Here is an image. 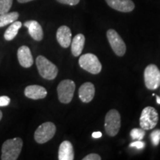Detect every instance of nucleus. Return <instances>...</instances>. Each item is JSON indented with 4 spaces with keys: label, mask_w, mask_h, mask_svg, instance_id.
<instances>
[{
    "label": "nucleus",
    "mask_w": 160,
    "mask_h": 160,
    "mask_svg": "<svg viewBox=\"0 0 160 160\" xmlns=\"http://www.w3.org/2000/svg\"><path fill=\"white\" fill-rule=\"evenodd\" d=\"M23 146L21 138L17 137L6 140L2 147L1 159L2 160H16L18 159Z\"/></svg>",
    "instance_id": "1"
},
{
    "label": "nucleus",
    "mask_w": 160,
    "mask_h": 160,
    "mask_svg": "<svg viewBox=\"0 0 160 160\" xmlns=\"http://www.w3.org/2000/svg\"><path fill=\"white\" fill-rule=\"evenodd\" d=\"M36 64L40 76L48 80L54 79L58 74V68L54 64L49 61L43 56H39L36 60Z\"/></svg>",
    "instance_id": "2"
},
{
    "label": "nucleus",
    "mask_w": 160,
    "mask_h": 160,
    "mask_svg": "<svg viewBox=\"0 0 160 160\" xmlns=\"http://www.w3.org/2000/svg\"><path fill=\"white\" fill-rule=\"evenodd\" d=\"M121 127V117L117 110L112 109L108 112L105 119V130L110 137H115Z\"/></svg>",
    "instance_id": "3"
},
{
    "label": "nucleus",
    "mask_w": 160,
    "mask_h": 160,
    "mask_svg": "<svg viewBox=\"0 0 160 160\" xmlns=\"http://www.w3.org/2000/svg\"><path fill=\"white\" fill-rule=\"evenodd\" d=\"M159 121V115L154 108L146 107L142 110L139 119V124L144 130H151L154 128Z\"/></svg>",
    "instance_id": "4"
},
{
    "label": "nucleus",
    "mask_w": 160,
    "mask_h": 160,
    "mask_svg": "<svg viewBox=\"0 0 160 160\" xmlns=\"http://www.w3.org/2000/svg\"><path fill=\"white\" fill-rule=\"evenodd\" d=\"M76 89L74 82L71 79H65L60 82L57 86L59 100L62 103L68 104L71 102Z\"/></svg>",
    "instance_id": "5"
},
{
    "label": "nucleus",
    "mask_w": 160,
    "mask_h": 160,
    "mask_svg": "<svg viewBox=\"0 0 160 160\" xmlns=\"http://www.w3.org/2000/svg\"><path fill=\"white\" fill-rule=\"evenodd\" d=\"M79 64L82 68L92 74H98L102 71V65L97 56L93 53H85L80 57Z\"/></svg>",
    "instance_id": "6"
},
{
    "label": "nucleus",
    "mask_w": 160,
    "mask_h": 160,
    "mask_svg": "<svg viewBox=\"0 0 160 160\" xmlns=\"http://www.w3.org/2000/svg\"><path fill=\"white\" fill-rule=\"evenodd\" d=\"M144 79L148 89H157L160 86V70L153 64L148 65L144 71Z\"/></svg>",
    "instance_id": "7"
},
{
    "label": "nucleus",
    "mask_w": 160,
    "mask_h": 160,
    "mask_svg": "<svg viewBox=\"0 0 160 160\" xmlns=\"http://www.w3.org/2000/svg\"><path fill=\"white\" fill-rule=\"evenodd\" d=\"M57 128L53 122H47L37 128L34 133V139L37 143L44 144L54 137Z\"/></svg>",
    "instance_id": "8"
},
{
    "label": "nucleus",
    "mask_w": 160,
    "mask_h": 160,
    "mask_svg": "<svg viewBox=\"0 0 160 160\" xmlns=\"http://www.w3.org/2000/svg\"><path fill=\"white\" fill-rule=\"evenodd\" d=\"M107 38L113 52L118 57H123L126 52V45L119 33L115 30L110 29L107 31Z\"/></svg>",
    "instance_id": "9"
},
{
    "label": "nucleus",
    "mask_w": 160,
    "mask_h": 160,
    "mask_svg": "<svg viewBox=\"0 0 160 160\" xmlns=\"http://www.w3.org/2000/svg\"><path fill=\"white\" fill-rule=\"evenodd\" d=\"M105 2L111 8L123 13L131 12L135 8L132 0H105Z\"/></svg>",
    "instance_id": "10"
},
{
    "label": "nucleus",
    "mask_w": 160,
    "mask_h": 160,
    "mask_svg": "<svg viewBox=\"0 0 160 160\" xmlns=\"http://www.w3.org/2000/svg\"><path fill=\"white\" fill-rule=\"evenodd\" d=\"M17 57L20 65L22 67L28 68L33 64V59L32 57L31 50L28 46H21L17 51Z\"/></svg>",
    "instance_id": "11"
},
{
    "label": "nucleus",
    "mask_w": 160,
    "mask_h": 160,
    "mask_svg": "<svg viewBox=\"0 0 160 160\" xmlns=\"http://www.w3.org/2000/svg\"><path fill=\"white\" fill-rule=\"evenodd\" d=\"M95 95V87L93 83L85 82L80 86L79 89V97L84 103H88L93 100Z\"/></svg>",
    "instance_id": "12"
},
{
    "label": "nucleus",
    "mask_w": 160,
    "mask_h": 160,
    "mask_svg": "<svg viewBox=\"0 0 160 160\" xmlns=\"http://www.w3.org/2000/svg\"><path fill=\"white\" fill-rule=\"evenodd\" d=\"M72 33L71 29L68 26L62 25L59 27L57 32V42L64 48H67L71 45Z\"/></svg>",
    "instance_id": "13"
},
{
    "label": "nucleus",
    "mask_w": 160,
    "mask_h": 160,
    "mask_svg": "<svg viewBox=\"0 0 160 160\" xmlns=\"http://www.w3.org/2000/svg\"><path fill=\"white\" fill-rule=\"evenodd\" d=\"M48 92L45 88L40 85H29L25 89V97L31 99H41L46 97Z\"/></svg>",
    "instance_id": "14"
},
{
    "label": "nucleus",
    "mask_w": 160,
    "mask_h": 160,
    "mask_svg": "<svg viewBox=\"0 0 160 160\" xmlns=\"http://www.w3.org/2000/svg\"><path fill=\"white\" fill-rule=\"evenodd\" d=\"M24 25L28 29L30 36L36 41H41L43 39V30L37 21L30 20L25 22Z\"/></svg>",
    "instance_id": "15"
},
{
    "label": "nucleus",
    "mask_w": 160,
    "mask_h": 160,
    "mask_svg": "<svg viewBox=\"0 0 160 160\" xmlns=\"http://www.w3.org/2000/svg\"><path fill=\"white\" fill-rule=\"evenodd\" d=\"M58 159L59 160H73L74 152L71 142L64 141L61 143L59 148Z\"/></svg>",
    "instance_id": "16"
},
{
    "label": "nucleus",
    "mask_w": 160,
    "mask_h": 160,
    "mask_svg": "<svg viewBox=\"0 0 160 160\" xmlns=\"http://www.w3.org/2000/svg\"><path fill=\"white\" fill-rule=\"evenodd\" d=\"M85 36L82 34V33H79V34L76 35L73 39V41H71V43L72 54L74 56V57H79V55H81L84 45H85Z\"/></svg>",
    "instance_id": "17"
},
{
    "label": "nucleus",
    "mask_w": 160,
    "mask_h": 160,
    "mask_svg": "<svg viewBox=\"0 0 160 160\" xmlns=\"http://www.w3.org/2000/svg\"><path fill=\"white\" fill-rule=\"evenodd\" d=\"M22 24L21 22L19 21H15L13 23L11 24V25L8 28V29L6 30L5 32V34H4V37L7 41H11V40L13 39L16 37V36L17 35L19 30L21 28Z\"/></svg>",
    "instance_id": "18"
},
{
    "label": "nucleus",
    "mask_w": 160,
    "mask_h": 160,
    "mask_svg": "<svg viewBox=\"0 0 160 160\" xmlns=\"http://www.w3.org/2000/svg\"><path fill=\"white\" fill-rule=\"evenodd\" d=\"M19 17V14L18 12H8L4 14H0V28L13 23V22L17 21Z\"/></svg>",
    "instance_id": "19"
},
{
    "label": "nucleus",
    "mask_w": 160,
    "mask_h": 160,
    "mask_svg": "<svg viewBox=\"0 0 160 160\" xmlns=\"http://www.w3.org/2000/svg\"><path fill=\"white\" fill-rule=\"evenodd\" d=\"M13 0H0V14L8 13L11 9Z\"/></svg>",
    "instance_id": "20"
},
{
    "label": "nucleus",
    "mask_w": 160,
    "mask_h": 160,
    "mask_svg": "<svg viewBox=\"0 0 160 160\" xmlns=\"http://www.w3.org/2000/svg\"><path fill=\"white\" fill-rule=\"evenodd\" d=\"M145 132L142 128H133L131 131V137L133 139L142 140L145 137Z\"/></svg>",
    "instance_id": "21"
},
{
    "label": "nucleus",
    "mask_w": 160,
    "mask_h": 160,
    "mask_svg": "<svg viewBox=\"0 0 160 160\" xmlns=\"http://www.w3.org/2000/svg\"><path fill=\"white\" fill-rule=\"evenodd\" d=\"M151 142L153 146H157L160 142V129L154 130L151 132Z\"/></svg>",
    "instance_id": "22"
},
{
    "label": "nucleus",
    "mask_w": 160,
    "mask_h": 160,
    "mask_svg": "<svg viewBox=\"0 0 160 160\" xmlns=\"http://www.w3.org/2000/svg\"><path fill=\"white\" fill-rule=\"evenodd\" d=\"M130 147L135 148L138 150H142L145 147V143L142 142L141 140H137L136 142H133L130 144Z\"/></svg>",
    "instance_id": "23"
},
{
    "label": "nucleus",
    "mask_w": 160,
    "mask_h": 160,
    "mask_svg": "<svg viewBox=\"0 0 160 160\" xmlns=\"http://www.w3.org/2000/svg\"><path fill=\"white\" fill-rule=\"evenodd\" d=\"M11 102V99L7 96H2L0 97V107L8 106Z\"/></svg>",
    "instance_id": "24"
},
{
    "label": "nucleus",
    "mask_w": 160,
    "mask_h": 160,
    "mask_svg": "<svg viewBox=\"0 0 160 160\" xmlns=\"http://www.w3.org/2000/svg\"><path fill=\"white\" fill-rule=\"evenodd\" d=\"M58 2L61 4H65V5H77L79 2L80 0H57Z\"/></svg>",
    "instance_id": "25"
},
{
    "label": "nucleus",
    "mask_w": 160,
    "mask_h": 160,
    "mask_svg": "<svg viewBox=\"0 0 160 160\" xmlns=\"http://www.w3.org/2000/svg\"><path fill=\"white\" fill-rule=\"evenodd\" d=\"M101 157L97 153H91L83 158V160H101Z\"/></svg>",
    "instance_id": "26"
},
{
    "label": "nucleus",
    "mask_w": 160,
    "mask_h": 160,
    "mask_svg": "<svg viewBox=\"0 0 160 160\" xmlns=\"http://www.w3.org/2000/svg\"><path fill=\"white\" fill-rule=\"evenodd\" d=\"M102 136V133H101V132L98 131V132H93V133H92V137L93 138H95V139H98V138H100Z\"/></svg>",
    "instance_id": "27"
},
{
    "label": "nucleus",
    "mask_w": 160,
    "mask_h": 160,
    "mask_svg": "<svg viewBox=\"0 0 160 160\" xmlns=\"http://www.w3.org/2000/svg\"><path fill=\"white\" fill-rule=\"evenodd\" d=\"M19 3H26V2H31L33 0H17Z\"/></svg>",
    "instance_id": "28"
},
{
    "label": "nucleus",
    "mask_w": 160,
    "mask_h": 160,
    "mask_svg": "<svg viewBox=\"0 0 160 160\" xmlns=\"http://www.w3.org/2000/svg\"><path fill=\"white\" fill-rule=\"evenodd\" d=\"M156 98H157V102L160 105V97H158V96H156Z\"/></svg>",
    "instance_id": "29"
},
{
    "label": "nucleus",
    "mask_w": 160,
    "mask_h": 160,
    "mask_svg": "<svg viewBox=\"0 0 160 160\" xmlns=\"http://www.w3.org/2000/svg\"><path fill=\"white\" fill-rule=\"evenodd\" d=\"M2 118V112L0 111V121H1Z\"/></svg>",
    "instance_id": "30"
}]
</instances>
